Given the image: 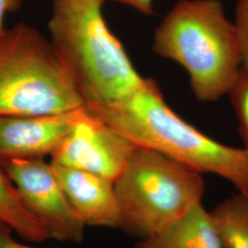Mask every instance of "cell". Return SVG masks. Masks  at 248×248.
<instances>
[{
  "label": "cell",
  "instance_id": "obj_8",
  "mask_svg": "<svg viewBox=\"0 0 248 248\" xmlns=\"http://www.w3.org/2000/svg\"><path fill=\"white\" fill-rule=\"evenodd\" d=\"M84 108L61 114L0 116V168L10 160L52 156Z\"/></svg>",
  "mask_w": 248,
  "mask_h": 248
},
{
  "label": "cell",
  "instance_id": "obj_4",
  "mask_svg": "<svg viewBox=\"0 0 248 248\" xmlns=\"http://www.w3.org/2000/svg\"><path fill=\"white\" fill-rule=\"evenodd\" d=\"M85 102L50 40L25 23L0 35V116L61 114Z\"/></svg>",
  "mask_w": 248,
  "mask_h": 248
},
{
  "label": "cell",
  "instance_id": "obj_11",
  "mask_svg": "<svg viewBox=\"0 0 248 248\" xmlns=\"http://www.w3.org/2000/svg\"><path fill=\"white\" fill-rule=\"evenodd\" d=\"M222 248H248V195L226 198L210 212Z\"/></svg>",
  "mask_w": 248,
  "mask_h": 248
},
{
  "label": "cell",
  "instance_id": "obj_17",
  "mask_svg": "<svg viewBox=\"0 0 248 248\" xmlns=\"http://www.w3.org/2000/svg\"><path fill=\"white\" fill-rule=\"evenodd\" d=\"M105 1V0H104ZM130 6L144 15L154 13V0H111Z\"/></svg>",
  "mask_w": 248,
  "mask_h": 248
},
{
  "label": "cell",
  "instance_id": "obj_2",
  "mask_svg": "<svg viewBox=\"0 0 248 248\" xmlns=\"http://www.w3.org/2000/svg\"><path fill=\"white\" fill-rule=\"evenodd\" d=\"M104 0H53L50 42L73 79L87 110H97L129 98L143 78L102 14Z\"/></svg>",
  "mask_w": 248,
  "mask_h": 248
},
{
  "label": "cell",
  "instance_id": "obj_15",
  "mask_svg": "<svg viewBox=\"0 0 248 248\" xmlns=\"http://www.w3.org/2000/svg\"><path fill=\"white\" fill-rule=\"evenodd\" d=\"M11 227L0 220V248H36L18 243L12 236Z\"/></svg>",
  "mask_w": 248,
  "mask_h": 248
},
{
  "label": "cell",
  "instance_id": "obj_6",
  "mask_svg": "<svg viewBox=\"0 0 248 248\" xmlns=\"http://www.w3.org/2000/svg\"><path fill=\"white\" fill-rule=\"evenodd\" d=\"M1 169L49 239L75 244L83 241L86 225L68 202L50 163L44 158L13 159Z\"/></svg>",
  "mask_w": 248,
  "mask_h": 248
},
{
  "label": "cell",
  "instance_id": "obj_3",
  "mask_svg": "<svg viewBox=\"0 0 248 248\" xmlns=\"http://www.w3.org/2000/svg\"><path fill=\"white\" fill-rule=\"evenodd\" d=\"M152 51L178 63L195 98L227 95L242 66L233 22L221 0H180L155 29Z\"/></svg>",
  "mask_w": 248,
  "mask_h": 248
},
{
  "label": "cell",
  "instance_id": "obj_13",
  "mask_svg": "<svg viewBox=\"0 0 248 248\" xmlns=\"http://www.w3.org/2000/svg\"><path fill=\"white\" fill-rule=\"evenodd\" d=\"M238 121V133L243 148L248 152V70L241 66L227 93Z\"/></svg>",
  "mask_w": 248,
  "mask_h": 248
},
{
  "label": "cell",
  "instance_id": "obj_12",
  "mask_svg": "<svg viewBox=\"0 0 248 248\" xmlns=\"http://www.w3.org/2000/svg\"><path fill=\"white\" fill-rule=\"evenodd\" d=\"M0 220L6 222L22 239L41 243L49 235L22 203L17 189L0 168Z\"/></svg>",
  "mask_w": 248,
  "mask_h": 248
},
{
  "label": "cell",
  "instance_id": "obj_1",
  "mask_svg": "<svg viewBox=\"0 0 248 248\" xmlns=\"http://www.w3.org/2000/svg\"><path fill=\"white\" fill-rule=\"evenodd\" d=\"M113 127L136 146L156 151L201 174L227 180L248 195V152L223 144L202 133L166 103L156 82L115 105L87 110Z\"/></svg>",
  "mask_w": 248,
  "mask_h": 248
},
{
  "label": "cell",
  "instance_id": "obj_10",
  "mask_svg": "<svg viewBox=\"0 0 248 248\" xmlns=\"http://www.w3.org/2000/svg\"><path fill=\"white\" fill-rule=\"evenodd\" d=\"M134 248H222L210 212L194 207L167 230L140 239Z\"/></svg>",
  "mask_w": 248,
  "mask_h": 248
},
{
  "label": "cell",
  "instance_id": "obj_16",
  "mask_svg": "<svg viewBox=\"0 0 248 248\" xmlns=\"http://www.w3.org/2000/svg\"><path fill=\"white\" fill-rule=\"evenodd\" d=\"M23 0H0V35L5 31L4 18L8 12L18 10Z\"/></svg>",
  "mask_w": 248,
  "mask_h": 248
},
{
  "label": "cell",
  "instance_id": "obj_7",
  "mask_svg": "<svg viewBox=\"0 0 248 248\" xmlns=\"http://www.w3.org/2000/svg\"><path fill=\"white\" fill-rule=\"evenodd\" d=\"M136 147L109 124L84 108L50 163L87 171L114 182Z\"/></svg>",
  "mask_w": 248,
  "mask_h": 248
},
{
  "label": "cell",
  "instance_id": "obj_14",
  "mask_svg": "<svg viewBox=\"0 0 248 248\" xmlns=\"http://www.w3.org/2000/svg\"><path fill=\"white\" fill-rule=\"evenodd\" d=\"M233 25L239 45L242 66L248 70V0H238Z\"/></svg>",
  "mask_w": 248,
  "mask_h": 248
},
{
  "label": "cell",
  "instance_id": "obj_9",
  "mask_svg": "<svg viewBox=\"0 0 248 248\" xmlns=\"http://www.w3.org/2000/svg\"><path fill=\"white\" fill-rule=\"evenodd\" d=\"M62 191L85 225L119 228L113 182L79 169L50 163Z\"/></svg>",
  "mask_w": 248,
  "mask_h": 248
},
{
  "label": "cell",
  "instance_id": "obj_5",
  "mask_svg": "<svg viewBox=\"0 0 248 248\" xmlns=\"http://www.w3.org/2000/svg\"><path fill=\"white\" fill-rule=\"evenodd\" d=\"M120 226L139 239L167 230L202 203V174L156 151L137 146L113 182Z\"/></svg>",
  "mask_w": 248,
  "mask_h": 248
}]
</instances>
